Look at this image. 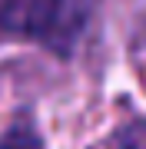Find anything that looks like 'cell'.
Masks as SVG:
<instances>
[{
    "instance_id": "obj_1",
    "label": "cell",
    "mask_w": 146,
    "mask_h": 149,
    "mask_svg": "<svg viewBox=\"0 0 146 149\" xmlns=\"http://www.w3.org/2000/svg\"><path fill=\"white\" fill-rule=\"evenodd\" d=\"M83 27L80 0H0V33L33 40L57 53L73 47Z\"/></svg>"
},
{
    "instance_id": "obj_2",
    "label": "cell",
    "mask_w": 146,
    "mask_h": 149,
    "mask_svg": "<svg viewBox=\"0 0 146 149\" xmlns=\"http://www.w3.org/2000/svg\"><path fill=\"white\" fill-rule=\"evenodd\" d=\"M0 149H43V143H40V136L33 133V129L13 126V129H7V133L0 136Z\"/></svg>"
},
{
    "instance_id": "obj_3",
    "label": "cell",
    "mask_w": 146,
    "mask_h": 149,
    "mask_svg": "<svg viewBox=\"0 0 146 149\" xmlns=\"http://www.w3.org/2000/svg\"><path fill=\"white\" fill-rule=\"evenodd\" d=\"M116 149H146V119H136L119 133Z\"/></svg>"
}]
</instances>
